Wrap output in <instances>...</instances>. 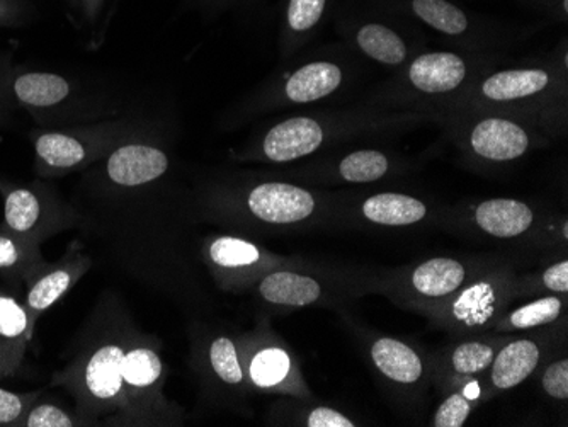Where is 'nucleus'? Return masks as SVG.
Returning a JSON list of instances; mask_svg holds the SVG:
<instances>
[{
    "label": "nucleus",
    "instance_id": "1",
    "mask_svg": "<svg viewBox=\"0 0 568 427\" xmlns=\"http://www.w3.org/2000/svg\"><path fill=\"white\" fill-rule=\"evenodd\" d=\"M128 343L114 340L89 350L65 373L57 376L73 392L82 410L91 414L124 413L123 359Z\"/></svg>",
    "mask_w": 568,
    "mask_h": 427
},
{
    "label": "nucleus",
    "instance_id": "2",
    "mask_svg": "<svg viewBox=\"0 0 568 427\" xmlns=\"http://www.w3.org/2000/svg\"><path fill=\"white\" fill-rule=\"evenodd\" d=\"M560 85L558 73L545 67L499 70L478 82L471 99L485 106H525L547 103Z\"/></svg>",
    "mask_w": 568,
    "mask_h": 427
},
{
    "label": "nucleus",
    "instance_id": "3",
    "mask_svg": "<svg viewBox=\"0 0 568 427\" xmlns=\"http://www.w3.org/2000/svg\"><path fill=\"white\" fill-rule=\"evenodd\" d=\"M376 4L394 14L407 16L449 40H478L494 31L487 21L453 0H378Z\"/></svg>",
    "mask_w": 568,
    "mask_h": 427
},
{
    "label": "nucleus",
    "instance_id": "4",
    "mask_svg": "<svg viewBox=\"0 0 568 427\" xmlns=\"http://www.w3.org/2000/svg\"><path fill=\"white\" fill-rule=\"evenodd\" d=\"M475 157L493 164L518 161L532 146V133L516 118L487 114L475 118L465 136Z\"/></svg>",
    "mask_w": 568,
    "mask_h": 427
},
{
    "label": "nucleus",
    "instance_id": "5",
    "mask_svg": "<svg viewBox=\"0 0 568 427\" xmlns=\"http://www.w3.org/2000/svg\"><path fill=\"white\" fill-rule=\"evenodd\" d=\"M59 206L41 186H11L4 191V225L2 231L40 244L59 231Z\"/></svg>",
    "mask_w": 568,
    "mask_h": 427
},
{
    "label": "nucleus",
    "instance_id": "6",
    "mask_svg": "<svg viewBox=\"0 0 568 427\" xmlns=\"http://www.w3.org/2000/svg\"><path fill=\"white\" fill-rule=\"evenodd\" d=\"M328 136L331 126L318 118L293 116L271 126L254 154L273 164H288L318 152Z\"/></svg>",
    "mask_w": 568,
    "mask_h": 427
},
{
    "label": "nucleus",
    "instance_id": "7",
    "mask_svg": "<svg viewBox=\"0 0 568 427\" xmlns=\"http://www.w3.org/2000/svg\"><path fill=\"white\" fill-rule=\"evenodd\" d=\"M91 266V260L77 254L75 251L67 253L59 263H44L37 273L28 279L24 307L30 317L31 327L37 325L38 318L50 311L57 302L63 298L75 283L84 276Z\"/></svg>",
    "mask_w": 568,
    "mask_h": 427
},
{
    "label": "nucleus",
    "instance_id": "8",
    "mask_svg": "<svg viewBox=\"0 0 568 427\" xmlns=\"http://www.w3.org/2000/svg\"><path fill=\"white\" fill-rule=\"evenodd\" d=\"M343 31L354 47L373 62L385 67H400L410 59V41L395 24L375 14H347Z\"/></svg>",
    "mask_w": 568,
    "mask_h": 427
},
{
    "label": "nucleus",
    "instance_id": "9",
    "mask_svg": "<svg viewBox=\"0 0 568 427\" xmlns=\"http://www.w3.org/2000/svg\"><path fill=\"white\" fill-rule=\"evenodd\" d=\"M91 132L79 130H43L34 133L37 171L41 175H55L88 164L101 150V140Z\"/></svg>",
    "mask_w": 568,
    "mask_h": 427
},
{
    "label": "nucleus",
    "instance_id": "10",
    "mask_svg": "<svg viewBox=\"0 0 568 427\" xmlns=\"http://www.w3.org/2000/svg\"><path fill=\"white\" fill-rule=\"evenodd\" d=\"M6 84L16 103L38 118L60 113L75 95L72 81L60 73L44 70L9 73Z\"/></svg>",
    "mask_w": 568,
    "mask_h": 427
},
{
    "label": "nucleus",
    "instance_id": "11",
    "mask_svg": "<svg viewBox=\"0 0 568 427\" xmlns=\"http://www.w3.org/2000/svg\"><path fill=\"white\" fill-rule=\"evenodd\" d=\"M164 363L158 349L149 343L128 344L123 359V385L126 394V410L136 414L150 410L161 392Z\"/></svg>",
    "mask_w": 568,
    "mask_h": 427
},
{
    "label": "nucleus",
    "instance_id": "12",
    "mask_svg": "<svg viewBox=\"0 0 568 427\" xmlns=\"http://www.w3.org/2000/svg\"><path fill=\"white\" fill-rule=\"evenodd\" d=\"M467 57L455 52H424L405 70L407 84L424 95H449L465 88L470 78Z\"/></svg>",
    "mask_w": 568,
    "mask_h": 427
},
{
    "label": "nucleus",
    "instance_id": "13",
    "mask_svg": "<svg viewBox=\"0 0 568 427\" xmlns=\"http://www.w3.org/2000/svg\"><path fill=\"white\" fill-rule=\"evenodd\" d=\"M314 194L290 183H261L247 194V209L257 220L267 223L302 222L315 212Z\"/></svg>",
    "mask_w": 568,
    "mask_h": 427
},
{
    "label": "nucleus",
    "instance_id": "14",
    "mask_svg": "<svg viewBox=\"0 0 568 427\" xmlns=\"http://www.w3.org/2000/svg\"><path fill=\"white\" fill-rule=\"evenodd\" d=\"M168 171L169 155L150 143H123L106 161L108 180L121 187L145 186L161 180Z\"/></svg>",
    "mask_w": 568,
    "mask_h": 427
},
{
    "label": "nucleus",
    "instance_id": "15",
    "mask_svg": "<svg viewBox=\"0 0 568 427\" xmlns=\"http://www.w3.org/2000/svg\"><path fill=\"white\" fill-rule=\"evenodd\" d=\"M344 84V69L332 60H312L290 73L281 85V99L290 104H310L328 98Z\"/></svg>",
    "mask_w": 568,
    "mask_h": 427
},
{
    "label": "nucleus",
    "instance_id": "16",
    "mask_svg": "<svg viewBox=\"0 0 568 427\" xmlns=\"http://www.w3.org/2000/svg\"><path fill=\"white\" fill-rule=\"evenodd\" d=\"M475 220H477L478 227L487 232L488 235L510 238L525 234L531 227L535 213H532L531 206L526 205L523 201L499 197V200L480 203L475 209Z\"/></svg>",
    "mask_w": 568,
    "mask_h": 427
},
{
    "label": "nucleus",
    "instance_id": "17",
    "mask_svg": "<svg viewBox=\"0 0 568 427\" xmlns=\"http://www.w3.org/2000/svg\"><path fill=\"white\" fill-rule=\"evenodd\" d=\"M33 336V327L24 304L14 296L0 293V358L18 372L26 349Z\"/></svg>",
    "mask_w": 568,
    "mask_h": 427
},
{
    "label": "nucleus",
    "instance_id": "18",
    "mask_svg": "<svg viewBox=\"0 0 568 427\" xmlns=\"http://www.w3.org/2000/svg\"><path fill=\"white\" fill-rule=\"evenodd\" d=\"M260 293L266 302L284 307H306L321 298L322 288L314 278L292 271H276L261 282Z\"/></svg>",
    "mask_w": 568,
    "mask_h": 427
},
{
    "label": "nucleus",
    "instance_id": "19",
    "mask_svg": "<svg viewBox=\"0 0 568 427\" xmlns=\"http://www.w3.org/2000/svg\"><path fill=\"white\" fill-rule=\"evenodd\" d=\"M331 0H286L281 24V41L286 50L302 47L321 27Z\"/></svg>",
    "mask_w": 568,
    "mask_h": 427
},
{
    "label": "nucleus",
    "instance_id": "20",
    "mask_svg": "<svg viewBox=\"0 0 568 427\" xmlns=\"http://www.w3.org/2000/svg\"><path fill=\"white\" fill-rule=\"evenodd\" d=\"M539 363V347L532 340L507 344L493 362V384L500 390L518 387Z\"/></svg>",
    "mask_w": 568,
    "mask_h": 427
},
{
    "label": "nucleus",
    "instance_id": "21",
    "mask_svg": "<svg viewBox=\"0 0 568 427\" xmlns=\"http://www.w3.org/2000/svg\"><path fill=\"white\" fill-rule=\"evenodd\" d=\"M427 206L417 197L400 193H379L363 203V215L373 223L388 227H405L420 222Z\"/></svg>",
    "mask_w": 568,
    "mask_h": 427
},
{
    "label": "nucleus",
    "instance_id": "22",
    "mask_svg": "<svg viewBox=\"0 0 568 427\" xmlns=\"http://www.w3.org/2000/svg\"><path fill=\"white\" fill-rule=\"evenodd\" d=\"M376 368L398 384H414L423 376V362L416 350L390 337L376 340L372 347Z\"/></svg>",
    "mask_w": 568,
    "mask_h": 427
},
{
    "label": "nucleus",
    "instance_id": "23",
    "mask_svg": "<svg viewBox=\"0 0 568 427\" xmlns=\"http://www.w3.org/2000/svg\"><path fill=\"white\" fill-rule=\"evenodd\" d=\"M43 264L40 244L0 228V274L28 282Z\"/></svg>",
    "mask_w": 568,
    "mask_h": 427
},
{
    "label": "nucleus",
    "instance_id": "24",
    "mask_svg": "<svg viewBox=\"0 0 568 427\" xmlns=\"http://www.w3.org/2000/svg\"><path fill=\"white\" fill-rule=\"evenodd\" d=\"M465 267L455 260L437 257L420 264L412 274V285L420 295L442 298L452 295L465 282Z\"/></svg>",
    "mask_w": 568,
    "mask_h": 427
},
{
    "label": "nucleus",
    "instance_id": "25",
    "mask_svg": "<svg viewBox=\"0 0 568 427\" xmlns=\"http://www.w3.org/2000/svg\"><path fill=\"white\" fill-rule=\"evenodd\" d=\"M335 171L346 183H375L392 171V161L382 150H354L337 162Z\"/></svg>",
    "mask_w": 568,
    "mask_h": 427
},
{
    "label": "nucleus",
    "instance_id": "26",
    "mask_svg": "<svg viewBox=\"0 0 568 427\" xmlns=\"http://www.w3.org/2000/svg\"><path fill=\"white\" fill-rule=\"evenodd\" d=\"M247 369L252 384L264 390H273L286 385L292 373V358L281 347L266 346L252 356Z\"/></svg>",
    "mask_w": 568,
    "mask_h": 427
},
{
    "label": "nucleus",
    "instance_id": "27",
    "mask_svg": "<svg viewBox=\"0 0 568 427\" xmlns=\"http://www.w3.org/2000/svg\"><path fill=\"white\" fill-rule=\"evenodd\" d=\"M497 293L490 283H478L458 296L453 305L456 321L468 327L485 324L496 311Z\"/></svg>",
    "mask_w": 568,
    "mask_h": 427
},
{
    "label": "nucleus",
    "instance_id": "28",
    "mask_svg": "<svg viewBox=\"0 0 568 427\" xmlns=\"http://www.w3.org/2000/svg\"><path fill=\"white\" fill-rule=\"evenodd\" d=\"M210 260L222 270H245L263 260L260 248L235 237H219L209 248Z\"/></svg>",
    "mask_w": 568,
    "mask_h": 427
},
{
    "label": "nucleus",
    "instance_id": "29",
    "mask_svg": "<svg viewBox=\"0 0 568 427\" xmlns=\"http://www.w3.org/2000/svg\"><path fill=\"white\" fill-rule=\"evenodd\" d=\"M210 365L220 380L229 385H241L244 382V368L237 347L230 337H216L210 346Z\"/></svg>",
    "mask_w": 568,
    "mask_h": 427
},
{
    "label": "nucleus",
    "instance_id": "30",
    "mask_svg": "<svg viewBox=\"0 0 568 427\" xmlns=\"http://www.w3.org/2000/svg\"><path fill=\"white\" fill-rule=\"evenodd\" d=\"M561 308H564V304H561L560 298H555V296L539 298L532 304L513 312L509 317V325L513 329H532L538 325L550 324V322L560 317Z\"/></svg>",
    "mask_w": 568,
    "mask_h": 427
},
{
    "label": "nucleus",
    "instance_id": "31",
    "mask_svg": "<svg viewBox=\"0 0 568 427\" xmlns=\"http://www.w3.org/2000/svg\"><path fill=\"white\" fill-rule=\"evenodd\" d=\"M494 358H496V350L493 346L484 343H467L456 347L452 356V365L463 375H474L493 365Z\"/></svg>",
    "mask_w": 568,
    "mask_h": 427
},
{
    "label": "nucleus",
    "instance_id": "32",
    "mask_svg": "<svg viewBox=\"0 0 568 427\" xmlns=\"http://www.w3.org/2000/svg\"><path fill=\"white\" fill-rule=\"evenodd\" d=\"M21 426L24 427H73L79 426V420L53 401L34 400L26 413Z\"/></svg>",
    "mask_w": 568,
    "mask_h": 427
},
{
    "label": "nucleus",
    "instance_id": "33",
    "mask_svg": "<svg viewBox=\"0 0 568 427\" xmlns=\"http://www.w3.org/2000/svg\"><path fill=\"white\" fill-rule=\"evenodd\" d=\"M38 394H16L0 387V426H21Z\"/></svg>",
    "mask_w": 568,
    "mask_h": 427
},
{
    "label": "nucleus",
    "instance_id": "34",
    "mask_svg": "<svg viewBox=\"0 0 568 427\" xmlns=\"http://www.w3.org/2000/svg\"><path fill=\"white\" fill-rule=\"evenodd\" d=\"M470 401L465 395L455 394L443 401V406L437 410L433 419V426L436 427H462L467 423L470 416Z\"/></svg>",
    "mask_w": 568,
    "mask_h": 427
},
{
    "label": "nucleus",
    "instance_id": "35",
    "mask_svg": "<svg viewBox=\"0 0 568 427\" xmlns=\"http://www.w3.org/2000/svg\"><path fill=\"white\" fill-rule=\"evenodd\" d=\"M544 388L550 397L565 400L568 397V362L560 359L548 366L544 375Z\"/></svg>",
    "mask_w": 568,
    "mask_h": 427
},
{
    "label": "nucleus",
    "instance_id": "36",
    "mask_svg": "<svg viewBox=\"0 0 568 427\" xmlns=\"http://www.w3.org/2000/svg\"><path fill=\"white\" fill-rule=\"evenodd\" d=\"M306 426L310 427H353L354 423L344 414L328 407H317L306 417Z\"/></svg>",
    "mask_w": 568,
    "mask_h": 427
},
{
    "label": "nucleus",
    "instance_id": "37",
    "mask_svg": "<svg viewBox=\"0 0 568 427\" xmlns=\"http://www.w3.org/2000/svg\"><path fill=\"white\" fill-rule=\"evenodd\" d=\"M519 2L535 9L539 14L555 19V21H567L568 0H519Z\"/></svg>",
    "mask_w": 568,
    "mask_h": 427
},
{
    "label": "nucleus",
    "instance_id": "38",
    "mask_svg": "<svg viewBox=\"0 0 568 427\" xmlns=\"http://www.w3.org/2000/svg\"><path fill=\"white\" fill-rule=\"evenodd\" d=\"M544 283L551 292H568V263L561 261V263L555 264V266L548 267L544 274Z\"/></svg>",
    "mask_w": 568,
    "mask_h": 427
},
{
    "label": "nucleus",
    "instance_id": "39",
    "mask_svg": "<svg viewBox=\"0 0 568 427\" xmlns=\"http://www.w3.org/2000/svg\"><path fill=\"white\" fill-rule=\"evenodd\" d=\"M252 0H191V6L204 16H215L230 9L247 6Z\"/></svg>",
    "mask_w": 568,
    "mask_h": 427
},
{
    "label": "nucleus",
    "instance_id": "40",
    "mask_svg": "<svg viewBox=\"0 0 568 427\" xmlns=\"http://www.w3.org/2000/svg\"><path fill=\"white\" fill-rule=\"evenodd\" d=\"M24 18L22 0H0V28L14 27Z\"/></svg>",
    "mask_w": 568,
    "mask_h": 427
},
{
    "label": "nucleus",
    "instance_id": "41",
    "mask_svg": "<svg viewBox=\"0 0 568 427\" xmlns=\"http://www.w3.org/2000/svg\"><path fill=\"white\" fill-rule=\"evenodd\" d=\"M106 4L108 0H81V12L79 14L84 16L85 21L95 27V22L101 18Z\"/></svg>",
    "mask_w": 568,
    "mask_h": 427
},
{
    "label": "nucleus",
    "instance_id": "42",
    "mask_svg": "<svg viewBox=\"0 0 568 427\" xmlns=\"http://www.w3.org/2000/svg\"><path fill=\"white\" fill-rule=\"evenodd\" d=\"M14 369L4 362V359L0 358V378H6V376L14 375Z\"/></svg>",
    "mask_w": 568,
    "mask_h": 427
},
{
    "label": "nucleus",
    "instance_id": "43",
    "mask_svg": "<svg viewBox=\"0 0 568 427\" xmlns=\"http://www.w3.org/2000/svg\"><path fill=\"white\" fill-rule=\"evenodd\" d=\"M70 8L75 9L77 12H81V0H67Z\"/></svg>",
    "mask_w": 568,
    "mask_h": 427
}]
</instances>
